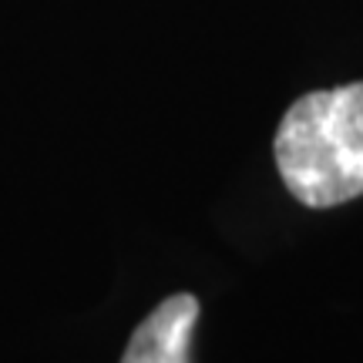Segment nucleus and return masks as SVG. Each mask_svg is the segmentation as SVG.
I'll return each instance as SVG.
<instances>
[{
	"label": "nucleus",
	"mask_w": 363,
	"mask_h": 363,
	"mask_svg": "<svg viewBox=\"0 0 363 363\" xmlns=\"http://www.w3.org/2000/svg\"><path fill=\"white\" fill-rule=\"evenodd\" d=\"M195 323H199V299L192 293H175L162 299L131 333L121 363H189Z\"/></svg>",
	"instance_id": "obj_2"
},
{
	"label": "nucleus",
	"mask_w": 363,
	"mask_h": 363,
	"mask_svg": "<svg viewBox=\"0 0 363 363\" xmlns=\"http://www.w3.org/2000/svg\"><path fill=\"white\" fill-rule=\"evenodd\" d=\"M272 155L283 185L306 208L363 195V81L310 91L289 104Z\"/></svg>",
	"instance_id": "obj_1"
}]
</instances>
